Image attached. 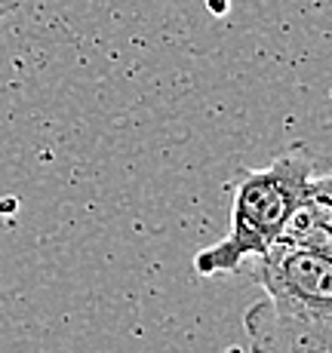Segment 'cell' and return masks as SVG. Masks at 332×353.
I'll return each instance as SVG.
<instances>
[{
	"label": "cell",
	"mask_w": 332,
	"mask_h": 353,
	"mask_svg": "<svg viewBox=\"0 0 332 353\" xmlns=\"http://www.w3.org/2000/svg\"><path fill=\"white\" fill-rule=\"evenodd\" d=\"M255 261L265 298L243 316L259 353H332V258L293 246H271Z\"/></svg>",
	"instance_id": "cell-1"
},
{
	"label": "cell",
	"mask_w": 332,
	"mask_h": 353,
	"mask_svg": "<svg viewBox=\"0 0 332 353\" xmlns=\"http://www.w3.org/2000/svg\"><path fill=\"white\" fill-rule=\"evenodd\" d=\"M311 175H314V157L304 145L286 148L265 169L243 172L234 185L228 234L194 255L197 276L237 274L243 261L265 255L277 243Z\"/></svg>",
	"instance_id": "cell-2"
},
{
	"label": "cell",
	"mask_w": 332,
	"mask_h": 353,
	"mask_svg": "<svg viewBox=\"0 0 332 353\" xmlns=\"http://www.w3.org/2000/svg\"><path fill=\"white\" fill-rule=\"evenodd\" d=\"M277 243L332 258V172L308 179Z\"/></svg>",
	"instance_id": "cell-3"
},
{
	"label": "cell",
	"mask_w": 332,
	"mask_h": 353,
	"mask_svg": "<svg viewBox=\"0 0 332 353\" xmlns=\"http://www.w3.org/2000/svg\"><path fill=\"white\" fill-rule=\"evenodd\" d=\"M0 16H3V10H0Z\"/></svg>",
	"instance_id": "cell-4"
}]
</instances>
